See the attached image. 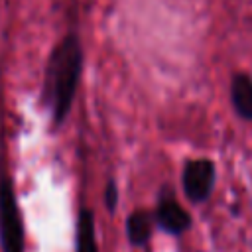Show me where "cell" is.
<instances>
[{"instance_id":"1","label":"cell","mask_w":252,"mask_h":252,"mask_svg":"<svg viewBox=\"0 0 252 252\" xmlns=\"http://www.w3.org/2000/svg\"><path fill=\"white\" fill-rule=\"evenodd\" d=\"M83 45L79 35L73 32L55 43L49 53L41 87V102L49 110L55 126H59L71 110L83 73Z\"/></svg>"},{"instance_id":"3","label":"cell","mask_w":252,"mask_h":252,"mask_svg":"<svg viewBox=\"0 0 252 252\" xmlns=\"http://www.w3.org/2000/svg\"><path fill=\"white\" fill-rule=\"evenodd\" d=\"M217 167L207 158L187 159L181 169V189L191 203H205L215 187Z\"/></svg>"},{"instance_id":"2","label":"cell","mask_w":252,"mask_h":252,"mask_svg":"<svg viewBox=\"0 0 252 252\" xmlns=\"http://www.w3.org/2000/svg\"><path fill=\"white\" fill-rule=\"evenodd\" d=\"M24 220L10 177L0 179V246L2 252H24Z\"/></svg>"},{"instance_id":"4","label":"cell","mask_w":252,"mask_h":252,"mask_svg":"<svg viewBox=\"0 0 252 252\" xmlns=\"http://www.w3.org/2000/svg\"><path fill=\"white\" fill-rule=\"evenodd\" d=\"M154 220H156V226L159 230H163L165 234H171V236L185 234L193 224L191 215L175 199L171 187H161L159 197H158V205L154 211Z\"/></svg>"},{"instance_id":"6","label":"cell","mask_w":252,"mask_h":252,"mask_svg":"<svg viewBox=\"0 0 252 252\" xmlns=\"http://www.w3.org/2000/svg\"><path fill=\"white\" fill-rule=\"evenodd\" d=\"M228 94L236 114L244 120H252V77L246 73H236L230 79Z\"/></svg>"},{"instance_id":"7","label":"cell","mask_w":252,"mask_h":252,"mask_svg":"<svg viewBox=\"0 0 252 252\" xmlns=\"http://www.w3.org/2000/svg\"><path fill=\"white\" fill-rule=\"evenodd\" d=\"M75 252H98L96 230H94V213L89 207H81L79 217H77Z\"/></svg>"},{"instance_id":"5","label":"cell","mask_w":252,"mask_h":252,"mask_svg":"<svg viewBox=\"0 0 252 252\" xmlns=\"http://www.w3.org/2000/svg\"><path fill=\"white\" fill-rule=\"evenodd\" d=\"M154 228H156L154 213L148 209H136L126 219V238L136 248H144L150 242Z\"/></svg>"},{"instance_id":"8","label":"cell","mask_w":252,"mask_h":252,"mask_svg":"<svg viewBox=\"0 0 252 252\" xmlns=\"http://www.w3.org/2000/svg\"><path fill=\"white\" fill-rule=\"evenodd\" d=\"M102 201H104V207H106L108 213L116 211V205H118V185H116L114 179L106 181L104 191H102Z\"/></svg>"}]
</instances>
